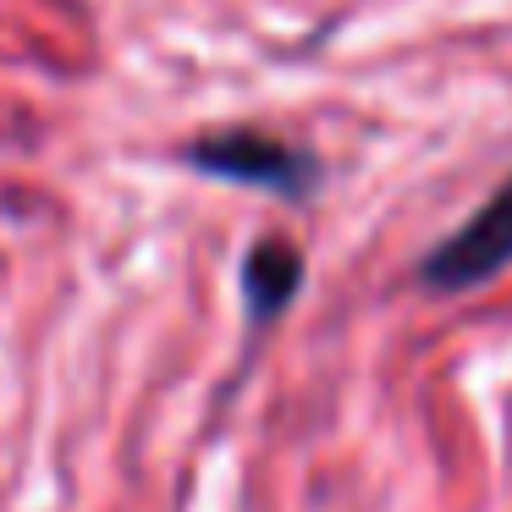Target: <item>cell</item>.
<instances>
[{
	"label": "cell",
	"mask_w": 512,
	"mask_h": 512,
	"mask_svg": "<svg viewBox=\"0 0 512 512\" xmlns=\"http://www.w3.org/2000/svg\"><path fill=\"white\" fill-rule=\"evenodd\" d=\"M303 281H309V254L281 232H259L237 259V298H243V331L248 342L287 320V309L298 303Z\"/></svg>",
	"instance_id": "obj_3"
},
{
	"label": "cell",
	"mask_w": 512,
	"mask_h": 512,
	"mask_svg": "<svg viewBox=\"0 0 512 512\" xmlns=\"http://www.w3.org/2000/svg\"><path fill=\"white\" fill-rule=\"evenodd\" d=\"M501 270H512V177L496 182L485 204L413 265V281L430 298H463L490 287Z\"/></svg>",
	"instance_id": "obj_2"
},
{
	"label": "cell",
	"mask_w": 512,
	"mask_h": 512,
	"mask_svg": "<svg viewBox=\"0 0 512 512\" xmlns=\"http://www.w3.org/2000/svg\"><path fill=\"white\" fill-rule=\"evenodd\" d=\"M177 160L210 182L254 188L265 199L292 204V210L314 204V193L325 182V160L314 149L292 144L281 133H265V127H210V133H193L188 144H177Z\"/></svg>",
	"instance_id": "obj_1"
}]
</instances>
